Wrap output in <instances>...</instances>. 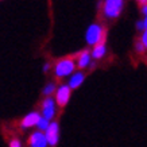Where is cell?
I'll return each instance as SVG.
<instances>
[{"instance_id": "1", "label": "cell", "mask_w": 147, "mask_h": 147, "mask_svg": "<svg viewBox=\"0 0 147 147\" xmlns=\"http://www.w3.org/2000/svg\"><path fill=\"white\" fill-rule=\"evenodd\" d=\"M101 40H105V30L97 23L89 26L88 31H86V42H88V45L94 46L96 43L101 42Z\"/></svg>"}, {"instance_id": "2", "label": "cell", "mask_w": 147, "mask_h": 147, "mask_svg": "<svg viewBox=\"0 0 147 147\" xmlns=\"http://www.w3.org/2000/svg\"><path fill=\"white\" fill-rule=\"evenodd\" d=\"M76 69V62L73 58H65L55 63V76L58 77H66L71 74Z\"/></svg>"}, {"instance_id": "3", "label": "cell", "mask_w": 147, "mask_h": 147, "mask_svg": "<svg viewBox=\"0 0 147 147\" xmlns=\"http://www.w3.org/2000/svg\"><path fill=\"white\" fill-rule=\"evenodd\" d=\"M124 5V0H105L104 1V13L107 18H117Z\"/></svg>"}, {"instance_id": "4", "label": "cell", "mask_w": 147, "mask_h": 147, "mask_svg": "<svg viewBox=\"0 0 147 147\" xmlns=\"http://www.w3.org/2000/svg\"><path fill=\"white\" fill-rule=\"evenodd\" d=\"M45 136L46 140H47V144L50 146H57L58 139H59V125H58V121H53V123H49L47 128L45 129Z\"/></svg>"}, {"instance_id": "5", "label": "cell", "mask_w": 147, "mask_h": 147, "mask_svg": "<svg viewBox=\"0 0 147 147\" xmlns=\"http://www.w3.org/2000/svg\"><path fill=\"white\" fill-rule=\"evenodd\" d=\"M70 94H71V89L69 88V85H61L57 89V93H55V101H57L58 107L59 108L66 107V104L70 100Z\"/></svg>"}, {"instance_id": "6", "label": "cell", "mask_w": 147, "mask_h": 147, "mask_svg": "<svg viewBox=\"0 0 147 147\" xmlns=\"http://www.w3.org/2000/svg\"><path fill=\"white\" fill-rule=\"evenodd\" d=\"M42 116L47 120H51L55 116V102L51 97H47L42 102Z\"/></svg>"}, {"instance_id": "7", "label": "cell", "mask_w": 147, "mask_h": 147, "mask_svg": "<svg viewBox=\"0 0 147 147\" xmlns=\"http://www.w3.org/2000/svg\"><path fill=\"white\" fill-rule=\"evenodd\" d=\"M27 142L32 147H46L47 146V140H46V136H45V134H43V131H35V132H32Z\"/></svg>"}, {"instance_id": "8", "label": "cell", "mask_w": 147, "mask_h": 147, "mask_svg": "<svg viewBox=\"0 0 147 147\" xmlns=\"http://www.w3.org/2000/svg\"><path fill=\"white\" fill-rule=\"evenodd\" d=\"M40 117V115L38 112H30L27 116H24L20 121V127L22 128H30V127H34L38 123V119Z\"/></svg>"}, {"instance_id": "9", "label": "cell", "mask_w": 147, "mask_h": 147, "mask_svg": "<svg viewBox=\"0 0 147 147\" xmlns=\"http://www.w3.org/2000/svg\"><path fill=\"white\" fill-rule=\"evenodd\" d=\"M85 77H86V74H85L84 71H78V73H76V74H73L71 78L69 80V88H70V89H76V88H78V86L84 82Z\"/></svg>"}, {"instance_id": "10", "label": "cell", "mask_w": 147, "mask_h": 147, "mask_svg": "<svg viewBox=\"0 0 147 147\" xmlns=\"http://www.w3.org/2000/svg\"><path fill=\"white\" fill-rule=\"evenodd\" d=\"M105 53H107V47H105L104 40H101V42H98V43H96V45H94L93 50H92V57H93L94 59H98V58L104 57V55H105Z\"/></svg>"}, {"instance_id": "11", "label": "cell", "mask_w": 147, "mask_h": 147, "mask_svg": "<svg viewBox=\"0 0 147 147\" xmlns=\"http://www.w3.org/2000/svg\"><path fill=\"white\" fill-rule=\"evenodd\" d=\"M90 63V54L88 51H82L78 57V62H77V66L80 69H84Z\"/></svg>"}, {"instance_id": "12", "label": "cell", "mask_w": 147, "mask_h": 147, "mask_svg": "<svg viewBox=\"0 0 147 147\" xmlns=\"http://www.w3.org/2000/svg\"><path fill=\"white\" fill-rule=\"evenodd\" d=\"M49 123H50V120H47V119H46V117H43V116H40L39 119H38L36 127H38V129H39V131H45V129L47 128Z\"/></svg>"}, {"instance_id": "13", "label": "cell", "mask_w": 147, "mask_h": 147, "mask_svg": "<svg viewBox=\"0 0 147 147\" xmlns=\"http://www.w3.org/2000/svg\"><path fill=\"white\" fill-rule=\"evenodd\" d=\"M54 90H55V85H54L53 82H50V84H47L45 88H43V93L47 96V94H51V93H53Z\"/></svg>"}, {"instance_id": "14", "label": "cell", "mask_w": 147, "mask_h": 147, "mask_svg": "<svg viewBox=\"0 0 147 147\" xmlns=\"http://www.w3.org/2000/svg\"><path fill=\"white\" fill-rule=\"evenodd\" d=\"M146 28H147V22H146V18H144L143 20H139V22H138V30L144 31Z\"/></svg>"}, {"instance_id": "15", "label": "cell", "mask_w": 147, "mask_h": 147, "mask_svg": "<svg viewBox=\"0 0 147 147\" xmlns=\"http://www.w3.org/2000/svg\"><path fill=\"white\" fill-rule=\"evenodd\" d=\"M136 51L140 53V54H143L144 51H146V45H143L142 42H138V43H136Z\"/></svg>"}, {"instance_id": "16", "label": "cell", "mask_w": 147, "mask_h": 147, "mask_svg": "<svg viewBox=\"0 0 147 147\" xmlns=\"http://www.w3.org/2000/svg\"><path fill=\"white\" fill-rule=\"evenodd\" d=\"M140 42H142L143 45H146V46H147V32H146V30L143 31L142 38H140Z\"/></svg>"}, {"instance_id": "17", "label": "cell", "mask_w": 147, "mask_h": 147, "mask_svg": "<svg viewBox=\"0 0 147 147\" xmlns=\"http://www.w3.org/2000/svg\"><path fill=\"white\" fill-rule=\"evenodd\" d=\"M9 146H11V147H19V146H20V142H19L18 139H15V140H11Z\"/></svg>"}, {"instance_id": "18", "label": "cell", "mask_w": 147, "mask_h": 147, "mask_svg": "<svg viewBox=\"0 0 147 147\" xmlns=\"http://www.w3.org/2000/svg\"><path fill=\"white\" fill-rule=\"evenodd\" d=\"M146 12H147V7H146V4H144L142 7V13H143V15H146Z\"/></svg>"}, {"instance_id": "19", "label": "cell", "mask_w": 147, "mask_h": 147, "mask_svg": "<svg viewBox=\"0 0 147 147\" xmlns=\"http://www.w3.org/2000/svg\"><path fill=\"white\" fill-rule=\"evenodd\" d=\"M49 67H50V65H49V63H46L45 66H43V70H45V71H47V70H49Z\"/></svg>"}, {"instance_id": "20", "label": "cell", "mask_w": 147, "mask_h": 147, "mask_svg": "<svg viewBox=\"0 0 147 147\" xmlns=\"http://www.w3.org/2000/svg\"><path fill=\"white\" fill-rule=\"evenodd\" d=\"M139 3H140V4H146V0H138Z\"/></svg>"}]
</instances>
